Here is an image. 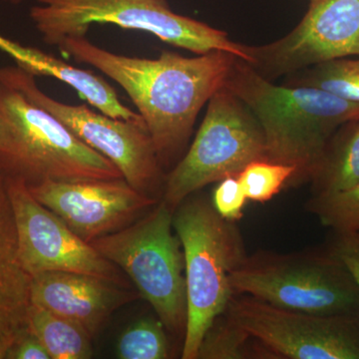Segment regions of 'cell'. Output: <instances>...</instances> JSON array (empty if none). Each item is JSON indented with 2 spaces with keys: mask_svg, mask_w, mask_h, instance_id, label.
<instances>
[{
  "mask_svg": "<svg viewBox=\"0 0 359 359\" xmlns=\"http://www.w3.org/2000/svg\"><path fill=\"white\" fill-rule=\"evenodd\" d=\"M58 48L125 90L145 122L163 168L178 163L200 111L224 87L238 57L226 51L186 57L166 50L156 59L131 57L100 48L86 36L67 37Z\"/></svg>",
  "mask_w": 359,
  "mask_h": 359,
  "instance_id": "1",
  "label": "cell"
},
{
  "mask_svg": "<svg viewBox=\"0 0 359 359\" xmlns=\"http://www.w3.org/2000/svg\"><path fill=\"white\" fill-rule=\"evenodd\" d=\"M256 116L271 162L294 167L290 186L311 181L328 141L344 123L359 116V103L313 87L266 79L236 57L224 81Z\"/></svg>",
  "mask_w": 359,
  "mask_h": 359,
  "instance_id": "2",
  "label": "cell"
},
{
  "mask_svg": "<svg viewBox=\"0 0 359 359\" xmlns=\"http://www.w3.org/2000/svg\"><path fill=\"white\" fill-rule=\"evenodd\" d=\"M0 169L27 185L123 178L48 111L0 83ZM124 179V178H123Z\"/></svg>",
  "mask_w": 359,
  "mask_h": 359,
  "instance_id": "3",
  "label": "cell"
},
{
  "mask_svg": "<svg viewBox=\"0 0 359 359\" xmlns=\"http://www.w3.org/2000/svg\"><path fill=\"white\" fill-rule=\"evenodd\" d=\"M173 226L185 259L187 321L182 358L197 359L205 332L226 313L235 294L231 275L247 256L237 224L211 202L187 198L175 210Z\"/></svg>",
  "mask_w": 359,
  "mask_h": 359,
  "instance_id": "4",
  "label": "cell"
},
{
  "mask_svg": "<svg viewBox=\"0 0 359 359\" xmlns=\"http://www.w3.org/2000/svg\"><path fill=\"white\" fill-rule=\"evenodd\" d=\"M30 20L44 43L58 46L67 37L86 36L94 23L154 35L165 43L193 52H230L249 61L247 45L218 28L174 13L167 0H36Z\"/></svg>",
  "mask_w": 359,
  "mask_h": 359,
  "instance_id": "5",
  "label": "cell"
},
{
  "mask_svg": "<svg viewBox=\"0 0 359 359\" xmlns=\"http://www.w3.org/2000/svg\"><path fill=\"white\" fill-rule=\"evenodd\" d=\"M173 215L161 201L133 224L90 244L128 276L168 330L185 332V259Z\"/></svg>",
  "mask_w": 359,
  "mask_h": 359,
  "instance_id": "6",
  "label": "cell"
},
{
  "mask_svg": "<svg viewBox=\"0 0 359 359\" xmlns=\"http://www.w3.org/2000/svg\"><path fill=\"white\" fill-rule=\"evenodd\" d=\"M231 285L235 294L302 313L353 316L359 308L358 285L330 252L245 256L231 273Z\"/></svg>",
  "mask_w": 359,
  "mask_h": 359,
  "instance_id": "7",
  "label": "cell"
},
{
  "mask_svg": "<svg viewBox=\"0 0 359 359\" xmlns=\"http://www.w3.org/2000/svg\"><path fill=\"white\" fill-rule=\"evenodd\" d=\"M207 105L192 145L165 177L162 201L174 212L204 187L266 160L263 129L244 101L224 86Z\"/></svg>",
  "mask_w": 359,
  "mask_h": 359,
  "instance_id": "8",
  "label": "cell"
},
{
  "mask_svg": "<svg viewBox=\"0 0 359 359\" xmlns=\"http://www.w3.org/2000/svg\"><path fill=\"white\" fill-rule=\"evenodd\" d=\"M0 83L18 90L57 118L80 140L111 161L137 191L157 200L158 194L163 195L166 176L145 125L116 119L87 105L54 100L37 86L34 76L18 66L0 67Z\"/></svg>",
  "mask_w": 359,
  "mask_h": 359,
  "instance_id": "9",
  "label": "cell"
},
{
  "mask_svg": "<svg viewBox=\"0 0 359 359\" xmlns=\"http://www.w3.org/2000/svg\"><path fill=\"white\" fill-rule=\"evenodd\" d=\"M226 313L269 353L292 359H359L353 316H320L278 308L235 294Z\"/></svg>",
  "mask_w": 359,
  "mask_h": 359,
  "instance_id": "10",
  "label": "cell"
},
{
  "mask_svg": "<svg viewBox=\"0 0 359 359\" xmlns=\"http://www.w3.org/2000/svg\"><path fill=\"white\" fill-rule=\"evenodd\" d=\"M18 233V256L30 276L68 271L102 278L129 289L121 269L77 236L39 202L23 180L6 177Z\"/></svg>",
  "mask_w": 359,
  "mask_h": 359,
  "instance_id": "11",
  "label": "cell"
},
{
  "mask_svg": "<svg viewBox=\"0 0 359 359\" xmlns=\"http://www.w3.org/2000/svg\"><path fill=\"white\" fill-rule=\"evenodd\" d=\"M249 65L276 81L311 66L359 56V0H309L294 29L275 41L247 45Z\"/></svg>",
  "mask_w": 359,
  "mask_h": 359,
  "instance_id": "12",
  "label": "cell"
},
{
  "mask_svg": "<svg viewBox=\"0 0 359 359\" xmlns=\"http://www.w3.org/2000/svg\"><path fill=\"white\" fill-rule=\"evenodd\" d=\"M28 188L35 199L87 243L126 228L159 203L123 178L44 181Z\"/></svg>",
  "mask_w": 359,
  "mask_h": 359,
  "instance_id": "13",
  "label": "cell"
},
{
  "mask_svg": "<svg viewBox=\"0 0 359 359\" xmlns=\"http://www.w3.org/2000/svg\"><path fill=\"white\" fill-rule=\"evenodd\" d=\"M140 294L96 276L45 271L32 276L30 302L82 325L95 337L113 313Z\"/></svg>",
  "mask_w": 359,
  "mask_h": 359,
  "instance_id": "14",
  "label": "cell"
},
{
  "mask_svg": "<svg viewBox=\"0 0 359 359\" xmlns=\"http://www.w3.org/2000/svg\"><path fill=\"white\" fill-rule=\"evenodd\" d=\"M0 49L15 61L16 66L32 76L53 77L65 82L92 107L103 114L145 125L141 115L125 106L120 101L115 89L95 73L74 67L40 49L25 46L2 35H0Z\"/></svg>",
  "mask_w": 359,
  "mask_h": 359,
  "instance_id": "15",
  "label": "cell"
},
{
  "mask_svg": "<svg viewBox=\"0 0 359 359\" xmlns=\"http://www.w3.org/2000/svg\"><path fill=\"white\" fill-rule=\"evenodd\" d=\"M32 276L18 256V233L6 176L0 169V332L15 334L27 327Z\"/></svg>",
  "mask_w": 359,
  "mask_h": 359,
  "instance_id": "16",
  "label": "cell"
},
{
  "mask_svg": "<svg viewBox=\"0 0 359 359\" xmlns=\"http://www.w3.org/2000/svg\"><path fill=\"white\" fill-rule=\"evenodd\" d=\"M309 182L313 195L337 192L359 182V116L334 132Z\"/></svg>",
  "mask_w": 359,
  "mask_h": 359,
  "instance_id": "17",
  "label": "cell"
},
{
  "mask_svg": "<svg viewBox=\"0 0 359 359\" xmlns=\"http://www.w3.org/2000/svg\"><path fill=\"white\" fill-rule=\"evenodd\" d=\"M26 323L51 359H88L93 355V337L69 318L30 304Z\"/></svg>",
  "mask_w": 359,
  "mask_h": 359,
  "instance_id": "18",
  "label": "cell"
},
{
  "mask_svg": "<svg viewBox=\"0 0 359 359\" xmlns=\"http://www.w3.org/2000/svg\"><path fill=\"white\" fill-rule=\"evenodd\" d=\"M287 86L313 87L359 103V56L334 59L283 77Z\"/></svg>",
  "mask_w": 359,
  "mask_h": 359,
  "instance_id": "19",
  "label": "cell"
},
{
  "mask_svg": "<svg viewBox=\"0 0 359 359\" xmlns=\"http://www.w3.org/2000/svg\"><path fill=\"white\" fill-rule=\"evenodd\" d=\"M167 328L159 318H143L132 323L116 344L119 359H166L170 358Z\"/></svg>",
  "mask_w": 359,
  "mask_h": 359,
  "instance_id": "20",
  "label": "cell"
},
{
  "mask_svg": "<svg viewBox=\"0 0 359 359\" xmlns=\"http://www.w3.org/2000/svg\"><path fill=\"white\" fill-rule=\"evenodd\" d=\"M308 209L337 235L359 233V182L337 192L313 195Z\"/></svg>",
  "mask_w": 359,
  "mask_h": 359,
  "instance_id": "21",
  "label": "cell"
},
{
  "mask_svg": "<svg viewBox=\"0 0 359 359\" xmlns=\"http://www.w3.org/2000/svg\"><path fill=\"white\" fill-rule=\"evenodd\" d=\"M294 173V167L289 165L256 160L247 165L237 177L248 201L263 204L289 187Z\"/></svg>",
  "mask_w": 359,
  "mask_h": 359,
  "instance_id": "22",
  "label": "cell"
},
{
  "mask_svg": "<svg viewBox=\"0 0 359 359\" xmlns=\"http://www.w3.org/2000/svg\"><path fill=\"white\" fill-rule=\"evenodd\" d=\"M249 334L224 313L212 323L201 344L197 359H243L250 358Z\"/></svg>",
  "mask_w": 359,
  "mask_h": 359,
  "instance_id": "23",
  "label": "cell"
},
{
  "mask_svg": "<svg viewBox=\"0 0 359 359\" xmlns=\"http://www.w3.org/2000/svg\"><path fill=\"white\" fill-rule=\"evenodd\" d=\"M247 201L238 177L230 176L218 182V185L212 191L211 203L215 211L222 218L237 223L244 216Z\"/></svg>",
  "mask_w": 359,
  "mask_h": 359,
  "instance_id": "24",
  "label": "cell"
},
{
  "mask_svg": "<svg viewBox=\"0 0 359 359\" xmlns=\"http://www.w3.org/2000/svg\"><path fill=\"white\" fill-rule=\"evenodd\" d=\"M330 254L346 269L359 290V233L337 235Z\"/></svg>",
  "mask_w": 359,
  "mask_h": 359,
  "instance_id": "25",
  "label": "cell"
},
{
  "mask_svg": "<svg viewBox=\"0 0 359 359\" xmlns=\"http://www.w3.org/2000/svg\"><path fill=\"white\" fill-rule=\"evenodd\" d=\"M7 359H51L42 342L27 327L16 334Z\"/></svg>",
  "mask_w": 359,
  "mask_h": 359,
  "instance_id": "26",
  "label": "cell"
},
{
  "mask_svg": "<svg viewBox=\"0 0 359 359\" xmlns=\"http://www.w3.org/2000/svg\"><path fill=\"white\" fill-rule=\"evenodd\" d=\"M18 332L8 334V332H0V359H7L9 348H11L14 337Z\"/></svg>",
  "mask_w": 359,
  "mask_h": 359,
  "instance_id": "27",
  "label": "cell"
},
{
  "mask_svg": "<svg viewBox=\"0 0 359 359\" xmlns=\"http://www.w3.org/2000/svg\"><path fill=\"white\" fill-rule=\"evenodd\" d=\"M8 1L11 2V4L18 6V4H23L26 0H8Z\"/></svg>",
  "mask_w": 359,
  "mask_h": 359,
  "instance_id": "28",
  "label": "cell"
}]
</instances>
